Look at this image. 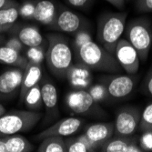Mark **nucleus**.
Returning a JSON list of instances; mask_svg holds the SVG:
<instances>
[{
	"instance_id": "nucleus-1",
	"label": "nucleus",
	"mask_w": 152,
	"mask_h": 152,
	"mask_svg": "<svg viewBox=\"0 0 152 152\" xmlns=\"http://www.w3.org/2000/svg\"><path fill=\"white\" fill-rule=\"evenodd\" d=\"M46 63L49 71L57 77H65L73 64V51L68 40L59 34H48Z\"/></svg>"
},
{
	"instance_id": "nucleus-2",
	"label": "nucleus",
	"mask_w": 152,
	"mask_h": 152,
	"mask_svg": "<svg viewBox=\"0 0 152 152\" xmlns=\"http://www.w3.org/2000/svg\"><path fill=\"white\" fill-rule=\"evenodd\" d=\"M74 51L78 62L85 64L91 70L117 74L122 69L114 55L93 40L74 49Z\"/></svg>"
},
{
	"instance_id": "nucleus-3",
	"label": "nucleus",
	"mask_w": 152,
	"mask_h": 152,
	"mask_svg": "<svg viewBox=\"0 0 152 152\" xmlns=\"http://www.w3.org/2000/svg\"><path fill=\"white\" fill-rule=\"evenodd\" d=\"M128 13H105L98 21L96 39L109 53L114 55L117 44L125 31Z\"/></svg>"
},
{
	"instance_id": "nucleus-4",
	"label": "nucleus",
	"mask_w": 152,
	"mask_h": 152,
	"mask_svg": "<svg viewBox=\"0 0 152 152\" xmlns=\"http://www.w3.org/2000/svg\"><path fill=\"white\" fill-rule=\"evenodd\" d=\"M126 39L137 50L140 61L145 62L152 46V25L147 18L130 20L125 27Z\"/></svg>"
},
{
	"instance_id": "nucleus-5",
	"label": "nucleus",
	"mask_w": 152,
	"mask_h": 152,
	"mask_svg": "<svg viewBox=\"0 0 152 152\" xmlns=\"http://www.w3.org/2000/svg\"><path fill=\"white\" fill-rule=\"evenodd\" d=\"M42 113L31 110H13L0 116V137L26 132L42 118Z\"/></svg>"
},
{
	"instance_id": "nucleus-6",
	"label": "nucleus",
	"mask_w": 152,
	"mask_h": 152,
	"mask_svg": "<svg viewBox=\"0 0 152 152\" xmlns=\"http://www.w3.org/2000/svg\"><path fill=\"white\" fill-rule=\"evenodd\" d=\"M66 107L77 115H91L104 117L106 112L94 101L87 89H74L65 96Z\"/></svg>"
},
{
	"instance_id": "nucleus-7",
	"label": "nucleus",
	"mask_w": 152,
	"mask_h": 152,
	"mask_svg": "<svg viewBox=\"0 0 152 152\" xmlns=\"http://www.w3.org/2000/svg\"><path fill=\"white\" fill-rule=\"evenodd\" d=\"M141 111L136 106H124L120 107L115 117L114 136L129 137L139 129Z\"/></svg>"
},
{
	"instance_id": "nucleus-8",
	"label": "nucleus",
	"mask_w": 152,
	"mask_h": 152,
	"mask_svg": "<svg viewBox=\"0 0 152 152\" xmlns=\"http://www.w3.org/2000/svg\"><path fill=\"white\" fill-rule=\"evenodd\" d=\"M51 27L63 33L74 35L79 30L88 28V21L79 14L60 6L56 19Z\"/></svg>"
},
{
	"instance_id": "nucleus-9",
	"label": "nucleus",
	"mask_w": 152,
	"mask_h": 152,
	"mask_svg": "<svg viewBox=\"0 0 152 152\" xmlns=\"http://www.w3.org/2000/svg\"><path fill=\"white\" fill-rule=\"evenodd\" d=\"M111 99H124L129 96L135 87L136 78L132 75H108L101 78Z\"/></svg>"
},
{
	"instance_id": "nucleus-10",
	"label": "nucleus",
	"mask_w": 152,
	"mask_h": 152,
	"mask_svg": "<svg viewBox=\"0 0 152 152\" xmlns=\"http://www.w3.org/2000/svg\"><path fill=\"white\" fill-rule=\"evenodd\" d=\"M114 57L122 69L129 75H135L140 66V59L137 50L126 38H120L117 44Z\"/></svg>"
},
{
	"instance_id": "nucleus-11",
	"label": "nucleus",
	"mask_w": 152,
	"mask_h": 152,
	"mask_svg": "<svg viewBox=\"0 0 152 152\" xmlns=\"http://www.w3.org/2000/svg\"><path fill=\"white\" fill-rule=\"evenodd\" d=\"M24 69L10 68L0 75V100H9L20 90Z\"/></svg>"
},
{
	"instance_id": "nucleus-12",
	"label": "nucleus",
	"mask_w": 152,
	"mask_h": 152,
	"mask_svg": "<svg viewBox=\"0 0 152 152\" xmlns=\"http://www.w3.org/2000/svg\"><path fill=\"white\" fill-rule=\"evenodd\" d=\"M84 120L78 118H65L58 121H57L52 126L48 128L47 129L41 131L36 136V140H42L43 139L50 136H60V137H69L77 132L82 125Z\"/></svg>"
},
{
	"instance_id": "nucleus-13",
	"label": "nucleus",
	"mask_w": 152,
	"mask_h": 152,
	"mask_svg": "<svg viewBox=\"0 0 152 152\" xmlns=\"http://www.w3.org/2000/svg\"><path fill=\"white\" fill-rule=\"evenodd\" d=\"M96 150L99 149L114 136V123L102 122L89 125L83 133Z\"/></svg>"
},
{
	"instance_id": "nucleus-14",
	"label": "nucleus",
	"mask_w": 152,
	"mask_h": 152,
	"mask_svg": "<svg viewBox=\"0 0 152 152\" xmlns=\"http://www.w3.org/2000/svg\"><path fill=\"white\" fill-rule=\"evenodd\" d=\"M101 152H143L139 144V139L135 136H113L100 148Z\"/></svg>"
},
{
	"instance_id": "nucleus-15",
	"label": "nucleus",
	"mask_w": 152,
	"mask_h": 152,
	"mask_svg": "<svg viewBox=\"0 0 152 152\" xmlns=\"http://www.w3.org/2000/svg\"><path fill=\"white\" fill-rule=\"evenodd\" d=\"M66 77L75 89H88L92 83L91 69L81 62L72 64Z\"/></svg>"
},
{
	"instance_id": "nucleus-16",
	"label": "nucleus",
	"mask_w": 152,
	"mask_h": 152,
	"mask_svg": "<svg viewBox=\"0 0 152 152\" xmlns=\"http://www.w3.org/2000/svg\"><path fill=\"white\" fill-rule=\"evenodd\" d=\"M9 31L14 33V36L17 37L26 48L37 47L46 43V40L41 35L39 29L32 25H14Z\"/></svg>"
},
{
	"instance_id": "nucleus-17",
	"label": "nucleus",
	"mask_w": 152,
	"mask_h": 152,
	"mask_svg": "<svg viewBox=\"0 0 152 152\" xmlns=\"http://www.w3.org/2000/svg\"><path fill=\"white\" fill-rule=\"evenodd\" d=\"M58 7L51 0H38L36 4L34 20L51 27L56 19Z\"/></svg>"
},
{
	"instance_id": "nucleus-18",
	"label": "nucleus",
	"mask_w": 152,
	"mask_h": 152,
	"mask_svg": "<svg viewBox=\"0 0 152 152\" xmlns=\"http://www.w3.org/2000/svg\"><path fill=\"white\" fill-rule=\"evenodd\" d=\"M41 86L43 105L45 106L47 118L53 119L58 115V90L53 83L45 81Z\"/></svg>"
},
{
	"instance_id": "nucleus-19",
	"label": "nucleus",
	"mask_w": 152,
	"mask_h": 152,
	"mask_svg": "<svg viewBox=\"0 0 152 152\" xmlns=\"http://www.w3.org/2000/svg\"><path fill=\"white\" fill-rule=\"evenodd\" d=\"M41 76H42V68L40 64L33 63L28 61L26 66L24 69L23 78L21 82V87L19 90V100L23 101L26 93L33 86L38 84Z\"/></svg>"
},
{
	"instance_id": "nucleus-20",
	"label": "nucleus",
	"mask_w": 152,
	"mask_h": 152,
	"mask_svg": "<svg viewBox=\"0 0 152 152\" xmlns=\"http://www.w3.org/2000/svg\"><path fill=\"white\" fill-rule=\"evenodd\" d=\"M0 63L25 69L28 63V59L26 57L21 55L20 52L5 45H0Z\"/></svg>"
},
{
	"instance_id": "nucleus-21",
	"label": "nucleus",
	"mask_w": 152,
	"mask_h": 152,
	"mask_svg": "<svg viewBox=\"0 0 152 152\" xmlns=\"http://www.w3.org/2000/svg\"><path fill=\"white\" fill-rule=\"evenodd\" d=\"M19 17V4L14 0L4 7L0 8V26L4 30L9 31L11 27L15 25Z\"/></svg>"
},
{
	"instance_id": "nucleus-22",
	"label": "nucleus",
	"mask_w": 152,
	"mask_h": 152,
	"mask_svg": "<svg viewBox=\"0 0 152 152\" xmlns=\"http://www.w3.org/2000/svg\"><path fill=\"white\" fill-rule=\"evenodd\" d=\"M7 152H30L34 146L25 137L14 134L4 137Z\"/></svg>"
},
{
	"instance_id": "nucleus-23",
	"label": "nucleus",
	"mask_w": 152,
	"mask_h": 152,
	"mask_svg": "<svg viewBox=\"0 0 152 152\" xmlns=\"http://www.w3.org/2000/svg\"><path fill=\"white\" fill-rule=\"evenodd\" d=\"M66 152H94L96 151L92 146L89 140L84 134H81L77 137H66Z\"/></svg>"
},
{
	"instance_id": "nucleus-24",
	"label": "nucleus",
	"mask_w": 152,
	"mask_h": 152,
	"mask_svg": "<svg viewBox=\"0 0 152 152\" xmlns=\"http://www.w3.org/2000/svg\"><path fill=\"white\" fill-rule=\"evenodd\" d=\"M22 102L25 104L26 107L31 111H39L42 108L43 100L42 94H41V86L39 83L33 86L26 93Z\"/></svg>"
},
{
	"instance_id": "nucleus-25",
	"label": "nucleus",
	"mask_w": 152,
	"mask_h": 152,
	"mask_svg": "<svg viewBox=\"0 0 152 152\" xmlns=\"http://www.w3.org/2000/svg\"><path fill=\"white\" fill-rule=\"evenodd\" d=\"M37 152H66V142L64 137L50 136L42 140L37 149Z\"/></svg>"
},
{
	"instance_id": "nucleus-26",
	"label": "nucleus",
	"mask_w": 152,
	"mask_h": 152,
	"mask_svg": "<svg viewBox=\"0 0 152 152\" xmlns=\"http://www.w3.org/2000/svg\"><path fill=\"white\" fill-rule=\"evenodd\" d=\"M88 92L91 96V98L96 103H103L107 101L110 96L107 93V90L103 83H96L91 84L88 88Z\"/></svg>"
},
{
	"instance_id": "nucleus-27",
	"label": "nucleus",
	"mask_w": 152,
	"mask_h": 152,
	"mask_svg": "<svg viewBox=\"0 0 152 152\" xmlns=\"http://www.w3.org/2000/svg\"><path fill=\"white\" fill-rule=\"evenodd\" d=\"M47 48H48V41L43 45L28 48V49L26 51V58L30 62L41 65V63H43L46 58Z\"/></svg>"
},
{
	"instance_id": "nucleus-28",
	"label": "nucleus",
	"mask_w": 152,
	"mask_h": 152,
	"mask_svg": "<svg viewBox=\"0 0 152 152\" xmlns=\"http://www.w3.org/2000/svg\"><path fill=\"white\" fill-rule=\"evenodd\" d=\"M139 129L142 132L152 130V103L148 105L141 112Z\"/></svg>"
},
{
	"instance_id": "nucleus-29",
	"label": "nucleus",
	"mask_w": 152,
	"mask_h": 152,
	"mask_svg": "<svg viewBox=\"0 0 152 152\" xmlns=\"http://www.w3.org/2000/svg\"><path fill=\"white\" fill-rule=\"evenodd\" d=\"M90 40H92V35H91L90 31L88 30V28L79 30L78 32L74 34V40H73V44H72L73 48L76 49V48L81 47L82 45L86 44Z\"/></svg>"
},
{
	"instance_id": "nucleus-30",
	"label": "nucleus",
	"mask_w": 152,
	"mask_h": 152,
	"mask_svg": "<svg viewBox=\"0 0 152 152\" xmlns=\"http://www.w3.org/2000/svg\"><path fill=\"white\" fill-rule=\"evenodd\" d=\"M35 1H26L22 5H19V16L24 19L34 20V14L36 9Z\"/></svg>"
},
{
	"instance_id": "nucleus-31",
	"label": "nucleus",
	"mask_w": 152,
	"mask_h": 152,
	"mask_svg": "<svg viewBox=\"0 0 152 152\" xmlns=\"http://www.w3.org/2000/svg\"><path fill=\"white\" fill-rule=\"evenodd\" d=\"M139 144L143 152H152V130L143 131L139 139Z\"/></svg>"
},
{
	"instance_id": "nucleus-32",
	"label": "nucleus",
	"mask_w": 152,
	"mask_h": 152,
	"mask_svg": "<svg viewBox=\"0 0 152 152\" xmlns=\"http://www.w3.org/2000/svg\"><path fill=\"white\" fill-rule=\"evenodd\" d=\"M135 8L140 13H151L152 0H135Z\"/></svg>"
},
{
	"instance_id": "nucleus-33",
	"label": "nucleus",
	"mask_w": 152,
	"mask_h": 152,
	"mask_svg": "<svg viewBox=\"0 0 152 152\" xmlns=\"http://www.w3.org/2000/svg\"><path fill=\"white\" fill-rule=\"evenodd\" d=\"M4 45L7 46V47H8V48H10L15 49V50H17V51H18L20 53L23 52L25 50V48H26L24 46V44L21 42V41L17 37H15V36L10 37L8 40H7V42H5Z\"/></svg>"
},
{
	"instance_id": "nucleus-34",
	"label": "nucleus",
	"mask_w": 152,
	"mask_h": 152,
	"mask_svg": "<svg viewBox=\"0 0 152 152\" xmlns=\"http://www.w3.org/2000/svg\"><path fill=\"white\" fill-rule=\"evenodd\" d=\"M143 87H144L147 94H148L150 96H152V66L149 68L148 72L147 73V75L145 77Z\"/></svg>"
},
{
	"instance_id": "nucleus-35",
	"label": "nucleus",
	"mask_w": 152,
	"mask_h": 152,
	"mask_svg": "<svg viewBox=\"0 0 152 152\" xmlns=\"http://www.w3.org/2000/svg\"><path fill=\"white\" fill-rule=\"evenodd\" d=\"M65 1L73 7L83 9L88 7L91 4L92 0H65Z\"/></svg>"
},
{
	"instance_id": "nucleus-36",
	"label": "nucleus",
	"mask_w": 152,
	"mask_h": 152,
	"mask_svg": "<svg viewBox=\"0 0 152 152\" xmlns=\"http://www.w3.org/2000/svg\"><path fill=\"white\" fill-rule=\"evenodd\" d=\"M106 1H107L108 3H110L112 6L118 9H123L126 3V0H106Z\"/></svg>"
},
{
	"instance_id": "nucleus-37",
	"label": "nucleus",
	"mask_w": 152,
	"mask_h": 152,
	"mask_svg": "<svg viewBox=\"0 0 152 152\" xmlns=\"http://www.w3.org/2000/svg\"><path fill=\"white\" fill-rule=\"evenodd\" d=\"M0 152H7L4 137H0Z\"/></svg>"
},
{
	"instance_id": "nucleus-38",
	"label": "nucleus",
	"mask_w": 152,
	"mask_h": 152,
	"mask_svg": "<svg viewBox=\"0 0 152 152\" xmlns=\"http://www.w3.org/2000/svg\"><path fill=\"white\" fill-rule=\"evenodd\" d=\"M10 1H11V0H0V8L6 7Z\"/></svg>"
},
{
	"instance_id": "nucleus-39",
	"label": "nucleus",
	"mask_w": 152,
	"mask_h": 152,
	"mask_svg": "<svg viewBox=\"0 0 152 152\" xmlns=\"http://www.w3.org/2000/svg\"><path fill=\"white\" fill-rule=\"evenodd\" d=\"M7 112V110H6V108H5V107L0 103V116H2L3 114H5Z\"/></svg>"
},
{
	"instance_id": "nucleus-40",
	"label": "nucleus",
	"mask_w": 152,
	"mask_h": 152,
	"mask_svg": "<svg viewBox=\"0 0 152 152\" xmlns=\"http://www.w3.org/2000/svg\"><path fill=\"white\" fill-rule=\"evenodd\" d=\"M5 43V37L2 35V33H0V45H2Z\"/></svg>"
},
{
	"instance_id": "nucleus-41",
	"label": "nucleus",
	"mask_w": 152,
	"mask_h": 152,
	"mask_svg": "<svg viewBox=\"0 0 152 152\" xmlns=\"http://www.w3.org/2000/svg\"><path fill=\"white\" fill-rule=\"evenodd\" d=\"M128 1H129V0H128Z\"/></svg>"
}]
</instances>
